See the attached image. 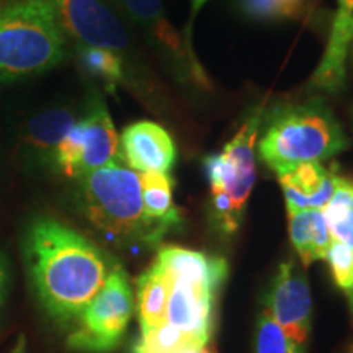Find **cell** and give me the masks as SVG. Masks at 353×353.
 I'll list each match as a JSON object with an SVG mask.
<instances>
[{
  "label": "cell",
  "mask_w": 353,
  "mask_h": 353,
  "mask_svg": "<svg viewBox=\"0 0 353 353\" xmlns=\"http://www.w3.org/2000/svg\"><path fill=\"white\" fill-rule=\"evenodd\" d=\"M182 353H216L213 343H208V345L203 347H188L185 348Z\"/></svg>",
  "instance_id": "obj_27"
},
{
  "label": "cell",
  "mask_w": 353,
  "mask_h": 353,
  "mask_svg": "<svg viewBox=\"0 0 353 353\" xmlns=\"http://www.w3.org/2000/svg\"><path fill=\"white\" fill-rule=\"evenodd\" d=\"M120 151L128 167L138 174H169L176 159L172 136L161 125L152 121H138L126 126L120 139Z\"/></svg>",
  "instance_id": "obj_10"
},
{
  "label": "cell",
  "mask_w": 353,
  "mask_h": 353,
  "mask_svg": "<svg viewBox=\"0 0 353 353\" xmlns=\"http://www.w3.org/2000/svg\"><path fill=\"white\" fill-rule=\"evenodd\" d=\"M138 175L145 216L167 232L182 226L183 219L172 195V176L162 172H143Z\"/></svg>",
  "instance_id": "obj_18"
},
{
  "label": "cell",
  "mask_w": 353,
  "mask_h": 353,
  "mask_svg": "<svg viewBox=\"0 0 353 353\" xmlns=\"http://www.w3.org/2000/svg\"><path fill=\"white\" fill-rule=\"evenodd\" d=\"M348 148V139L324 100L276 108L259 141V159L276 175L306 162L329 161Z\"/></svg>",
  "instance_id": "obj_3"
},
{
  "label": "cell",
  "mask_w": 353,
  "mask_h": 353,
  "mask_svg": "<svg viewBox=\"0 0 353 353\" xmlns=\"http://www.w3.org/2000/svg\"><path fill=\"white\" fill-rule=\"evenodd\" d=\"M10 353H26V339H25V335H20L19 341H17L15 347L12 348Z\"/></svg>",
  "instance_id": "obj_29"
},
{
  "label": "cell",
  "mask_w": 353,
  "mask_h": 353,
  "mask_svg": "<svg viewBox=\"0 0 353 353\" xmlns=\"http://www.w3.org/2000/svg\"><path fill=\"white\" fill-rule=\"evenodd\" d=\"M8 290V263L7 259L0 254V309H2L3 303H6Z\"/></svg>",
  "instance_id": "obj_26"
},
{
  "label": "cell",
  "mask_w": 353,
  "mask_h": 353,
  "mask_svg": "<svg viewBox=\"0 0 353 353\" xmlns=\"http://www.w3.org/2000/svg\"><path fill=\"white\" fill-rule=\"evenodd\" d=\"M114 162H123L120 138L108 108L100 99H95L85 117L77 120L57 145L52 165L65 176L79 179Z\"/></svg>",
  "instance_id": "obj_7"
},
{
  "label": "cell",
  "mask_w": 353,
  "mask_h": 353,
  "mask_svg": "<svg viewBox=\"0 0 353 353\" xmlns=\"http://www.w3.org/2000/svg\"><path fill=\"white\" fill-rule=\"evenodd\" d=\"M25 260L38 299L61 322L77 319L117 267L90 239L52 218L30 226Z\"/></svg>",
  "instance_id": "obj_1"
},
{
  "label": "cell",
  "mask_w": 353,
  "mask_h": 353,
  "mask_svg": "<svg viewBox=\"0 0 353 353\" xmlns=\"http://www.w3.org/2000/svg\"><path fill=\"white\" fill-rule=\"evenodd\" d=\"M59 25L79 46L105 48L114 52L128 50V33L103 0H56Z\"/></svg>",
  "instance_id": "obj_9"
},
{
  "label": "cell",
  "mask_w": 353,
  "mask_h": 353,
  "mask_svg": "<svg viewBox=\"0 0 353 353\" xmlns=\"http://www.w3.org/2000/svg\"><path fill=\"white\" fill-rule=\"evenodd\" d=\"M280 176L286 210H324L334 196L339 183L335 170L325 169L321 162H306Z\"/></svg>",
  "instance_id": "obj_13"
},
{
  "label": "cell",
  "mask_w": 353,
  "mask_h": 353,
  "mask_svg": "<svg viewBox=\"0 0 353 353\" xmlns=\"http://www.w3.org/2000/svg\"><path fill=\"white\" fill-rule=\"evenodd\" d=\"M347 298H348V304H350V311H352V314H353V290L347 294Z\"/></svg>",
  "instance_id": "obj_31"
},
{
  "label": "cell",
  "mask_w": 353,
  "mask_h": 353,
  "mask_svg": "<svg viewBox=\"0 0 353 353\" xmlns=\"http://www.w3.org/2000/svg\"><path fill=\"white\" fill-rule=\"evenodd\" d=\"M352 34L353 15L339 10L321 64L307 83L309 88L327 94H337L342 90L347 79V56L350 52Z\"/></svg>",
  "instance_id": "obj_15"
},
{
  "label": "cell",
  "mask_w": 353,
  "mask_h": 353,
  "mask_svg": "<svg viewBox=\"0 0 353 353\" xmlns=\"http://www.w3.org/2000/svg\"><path fill=\"white\" fill-rule=\"evenodd\" d=\"M290 237L303 265L322 260L332 244V236L322 210L288 211Z\"/></svg>",
  "instance_id": "obj_17"
},
{
  "label": "cell",
  "mask_w": 353,
  "mask_h": 353,
  "mask_svg": "<svg viewBox=\"0 0 353 353\" xmlns=\"http://www.w3.org/2000/svg\"><path fill=\"white\" fill-rule=\"evenodd\" d=\"M322 213L332 239L353 249V182L339 176L334 196Z\"/></svg>",
  "instance_id": "obj_20"
},
{
  "label": "cell",
  "mask_w": 353,
  "mask_h": 353,
  "mask_svg": "<svg viewBox=\"0 0 353 353\" xmlns=\"http://www.w3.org/2000/svg\"><path fill=\"white\" fill-rule=\"evenodd\" d=\"M307 0H241V10L257 20L298 19Z\"/></svg>",
  "instance_id": "obj_24"
},
{
  "label": "cell",
  "mask_w": 353,
  "mask_h": 353,
  "mask_svg": "<svg viewBox=\"0 0 353 353\" xmlns=\"http://www.w3.org/2000/svg\"><path fill=\"white\" fill-rule=\"evenodd\" d=\"M337 2H339V10L352 13L353 15V0H337Z\"/></svg>",
  "instance_id": "obj_30"
},
{
  "label": "cell",
  "mask_w": 353,
  "mask_h": 353,
  "mask_svg": "<svg viewBox=\"0 0 353 353\" xmlns=\"http://www.w3.org/2000/svg\"><path fill=\"white\" fill-rule=\"evenodd\" d=\"M132 314L134 296L128 273L117 263L99 293L79 314V325L68 337L70 350L108 353L120 345Z\"/></svg>",
  "instance_id": "obj_6"
},
{
  "label": "cell",
  "mask_w": 353,
  "mask_h": 353,
  "mask_svg": "<svg viewBox=\"0 0 353 353\" xmlns=\"http://www.w3.org/2000/svg\"><path fill=\"white\" fill-rule=\"evenodd\" d=\"M335 285L348 294L353 290V249L339 241H332L325 255Z\"/></svg>",
  "instance_id": "obj_25"
},
{
  "label": "cell",
  "mask_w": 353,
  "mask_h": 353,
  "mask_svg": "<svg viewBox=\"0 0 353 353\" xmlns=\"http://www.w3.org/2000/svg\"><path fill=\"white\" fill-rule=\"evenodd\" d=\"M262 120V108H254L226 148L203 161L211 190L210 224L223 237L234 236L244 219L255 183L254 148Z\"/></svg>",
  "instance_id": "obj_5"
},
{
  "label": "cell",
  "mask_w": 353,
  "mask_h": 353,
  "mask_svg": "<svg viewBox=\"0 0 353 353\" xmlns=\"http://www.w3.org/2000/svg\"><path fill=\"white\" fill-rule=\"evenodd\" d=\"M190 2H192V19H190V28H192V23H193V19H195V17L198 15V12L201 10L203 8V6H205L206 2H208V0H190Z\"/></svg>",
  "instance_id": "obj_28"
},
{
  "label": "cell",
  "mask_w": 353,
  "mask_h": 353,
  "mask_svg": "<svg viewBox=\"0 0 353 353\" xmlns=\"http://www.w3.org/2000/svg\"><path fill=\"white\" fill-rule=\"evenodd\" d=\"M64 52L56 0H0V82L46 72Z\"/></svg>",
  "instance_id": "obj_4"
},
{
  "label": "cell",
  "mask_w": 353,
  "mask_h": 353,
  "mask_svg": "<svg viewBox=\"0 0 353 353\" xmlns=\"http://www.w3.org/2000/svg\"><path fill=\"white\" fill-rule=\"evenodd\" d=\"M350 54H352V59H353V34H352V43H350Z\"/></svg>",
  "instance_id": "obj_32"
},
{
  "label": "cell",
  "mask_w": 353,
  "mask_h": 353,
  "mask_svg": "<svg viewBox=\"0 0 353 353\" xmlns=\"http://www.w3.org/2000/svg\"><path fill=\"white\" fill-rule=\"evenodd\" d=\"M188 347L203 345H198L187 334L165 322L161 327L141 332L139 339L132 347V353H182Z\"/></svg>",
  "instance_id": "obj_22"
},
{
  "label": "cell",
  "mask_w": 353,
  "mask_h": 353,
  "mask_svg": "<svg viewBox=\"0 0 353 353\" xmlns=\"http://www.w3.org/2000/svg\"><path fill=\"white\" fill-rule=\"evenodd\" d=\"M77 200L88 223L118 245L156 247L167 234L145 216L138 172L123 162L79 176Z\"/></svg>",
  "instance_id": "obj_2"
},
{
  "label": "cell",
  "mask_w": 353,
  "mask_h": 353,
  "mask_svg": "<svg viewBox=\"0 0 353 353\" xmlns=\"http://www.w3.org/2000/svg\"><path fill=\"white\" fill-rule=\"evenodd\" d=\"M254 353H306V347L291 341L263 309L255 327Z\"/></svg>",
  "instance_id": "obj_23"
},
{
  "label": "cell",
  "mask_w": 353,
  "mask_h": 353,
  "mask_svg": "<svg viewBox=\"0 0 353 353\" xmlns=\"http://www.w3.org/2000/svg\"><path fill=\"white\" fill-rule=\"evenodd\" d=\"M265 311L291 341L306 347L312 327V298L307 278L294 260L278 267L265 296Z\"/></svg>",
  "instance_id": "obj_8"
},
{
  "label": "cell",
  "mask_w": 353,
  "mask_h": 353,
  "mask_svg": "<svg viewBox=\"0 0 353 353\" xmlns=\"http://www.w3.org/2000/svg\"><path fill=\"white\" fill-rule=\"evenodd\" d=\"M216 296L218 294L196 286L174 281L167 306V322L187 334L198 345H208L213 342Z\"/></svg>",
  "instance_id": "obj_11"
},
{
  "label": "cell",
  "mask_w": 353,
  "mask_h": 353,
  "mask_svg": "<svg viewBox=\"0 0 353 353\" xmlns=\"http://www.w3.org/2000/svg\"><path fill=\"white\" fill-rule=\"evenodd\" d=\"M77 123V114L69 107L43 110L30 118L20 131V148L34 164H52L61 141Z\"/></svg>",
  "instance_id": "obj_14"
},
{
  "label": "cell",
  "mask_w": 353,
  "mask_h": 353,
  "mask_svg": "<svg viewBox=\"0 0 353 353\" xmlns=\"http://www.w3.org/2000/svg\"><path fill=\"white\" fill-rule=\"evenodd\" d=\"M156 260L174 281H182L214 294H218L226 283L228 262L223 257L183 247L164 245L159 250Z\"/></svg>",
  "instance_id": "obj_12"
},
{
  "label": "cell",
  "mask_w": 353,
  "mask_h": 353,
  "mask_svg": "<svg viewBox=\"0 0 353 353\" xmlns=\"http://www.w3.org/2000/svg\"><path fill=\"white\" fill-rule=\"evenodd\" d=\"M350 353H353V347H352V348H350Z\"/></svg>",
  "instance_id": "obj_33"
},
{
  "label": "cell",
  "mask_w": 353,
  "mask_h": 353,
  "mask_svg": "<svg viewBox=\"0 0 353 353\" xmlns=\"http://www.w3.org/2000/svg\"><path fill=\"white\" fill-rule=\"evenodd\" d=\"M79 64L88 76L100 79L110 88L123 82L125 79V64L120 52H114L105 48L79 46L77 48Z\"/></svg>",
  "instance_id": "obj_21"
},
{
  "label": "cell",
  "mask_w": 353,
  "mask_h": 353,
  "mask_svg": "<svg viewBox=\"0 0 353 353\" xmlns=\"http://www.w3.org/2000/svg\"><path fill=\"white\" fill-rule=\"evenodd\" d=\"M123 12L174 57L182 56L179 34L164 15L161 0H117Z\"/></svg>",
  "instance_id": "obj_19"
},
{
  "label": "cell",
  "mask_w": 353,
  "mask_h": 353,
  "mask_svg": "<svg viewBox=\"0 0 353 353\" xmlns=\"http://www.w3.org/2000/svg\"><path fill=\"white\" fill-rule=\"evenodd\" d=\"M172 286L174 280L157 260L138 278L136 307H138L141 332H148L165 324Z\"/></svg>",
  "instance_id": "obj_16"
}]
</instances>
